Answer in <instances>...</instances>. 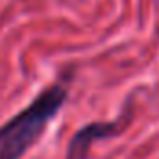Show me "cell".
<instances>
[{"instance_id":"obj_1","label":"cell","mask_w":159,"mask_h":159,"mask_svg":"<svg viewBox=\"0 0 159 159\" xmlns=\"http://www.w3.org/2000/svg\"><path fill=\"white\" fill-rule=\"evenodd\" d=\"M70 74L39 94L15 117L0 126V159H20L41 137L50 120L56 119L69 96Z\"/></svg>"},{"instance_id":"obj_2","label":"cell","mask_w":159,"mask_h":159,"mask_svg":"<svg viewBox=\"0 0 159 159\" xmlns=\"http://www.w3.org/2000/svg\"><path fill=\"white\" fill-rule=\"evenodd\" d=\"M122 129V120H111V122H91L83 128H80L78 131L72 135L69 146H67V154L65 159H83L87 156L91 144L94 141L100 139H107L117 135Z\"/></svg>"}]
</instances>
